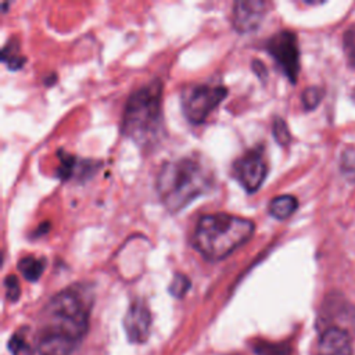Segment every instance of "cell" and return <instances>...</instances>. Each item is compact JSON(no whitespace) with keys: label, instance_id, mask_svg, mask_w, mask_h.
I'll return each instance as SVG.
<instances>
[{"label":"cell","instance_id":"6da1fadb","mask_svg":"<svg viewBox=\"0 0 355 355\" xmlns=\"http://www.w3.org/2000/svg\"><path fill=\"white\" fill-rule=\"evenodd\" d=\"M92 294L71 286L57 293L43 308L37 329L28 341V355H71L89 327Z\"/></svg>","mask_w":355,"mask_h":355},{"label":"cell","instance_id":"7a4b0ae2","mask_svg":"<svg viewBox=\"0 0 355 355\" xmlns=\"http://www.w3.org/2000/svg\"><path fill=\"white\" fill-rule=\"evenodd\" d=\"M214 178L196 158H179L164 164L157 178V191L169 212H179L198 196L208 191Z\"/></svg>","mask_w":355,"mask_h":355},{"label":"cell","instance_id":"3957f363","mask_svg":"<svg viewBox=\"0 0 355 355\" xmlns=\"http://www.w3.org/2000/svg\"><path fill=\"white\" fill-rule=\"evenodd\" d=\"M254 232L250 219L230 214L202 215L193 234V245L207 259L218 261L244 244Z\"/></svg>","mask_w":355,"mask_h":355},{"label":"cell","instance_id":"277c9868","mask_svg":"<svg viewBox=\"0 0 355 355\" xmlns=\"http://www.w3.org/2000/svg\"><path fill=\"white\" fill-rule=\"evenodd\" d=\"M162 85L154 80L133 92L125 105L121 130L137 144L151 143L161 126Z\"/></svg>","mask_w":355,"mask_h":355},{"label":"cell","instance_id":"5b68a950","mask_svg":"<svg viewBox=\"0 0 355 355\" xmlns=\"http://www.w3.org/2000/svg\"><path fill=\"white\" fill-rule=\"evenodd\" d=\"M223 86H190L182 92V110L191 123H202L226 97Z\"/></svg>","mask_w":355,"mask_h":355},{"label":"cell","instance_id":"8992f818","mask_svg":"<svg viewBox=\"0 0 355 355\" xmlns=\"http://www.w3.org/2000/svg\"><path fill=\"white\" fill-rule=\"evenodd\" d=\"M266 50L282 68L284 75L295 83L300 71V49L297 36L290 31H282L268 40Z\"/></svg>","mask_w":355,"mask_h":355},{"label":"cell","instance_id":"52a82bcc","mask_svg":"<svg viewBox=\"0 0 355 355\" xmlns=\"http://www.w3.org/2000/svg\"><path fill=\"white\" fill-rule=\"evenodd\" d=\"M268 168L261 148H254L239 157L232 165L233 178L248 193H254L262 184Z\"/></svg>","mask_w":355,"mask_h":355},{"label":"cell","instance_id":"ba28073f","mask_svg":"<svg viewBox=\"0 0 355 355\" xmlns=\"http://www.w3.org/2000/svg\"><path fill=\"white\" fill-rule=\"evenodd\" d=\"M123 327L129 341L140 344L148 338L151 327V313L143 300H135L125 318Z\"/></svg>","mask_w":355,"mask_h":355},{"label":"cell","instance_id":"9c48e42d","mask_svg":"<svg viewBox=\"0 0 355 355\" xmlns=\"http://www.w3.org/2000/svg\"><path fill=\"white\" fill-rule=\"evenodd\" d=\"M268 3L259 0L236 1L232 10V24L236 31L241 33H248L255 31L265 14L268 12Z\"/></svg>","mask_w":355,"mask_h":355},{"label":"cell","instance_id":"30bf717a","mask_svg":"<svg viewBox=\"0 0 355 355\" xmlns=\"http://www.w3.org/2000/svg\"><path fill=\"white\" fill-rule=\"evenodd\" d=\"M319 355H352L349 334L344 327H327L319 340Z\"/></svg>","mask_w":355,"mask_h":355},{"label":"cell","instance_id":"8fae6325","mask_svg":"<svg viewBox=\"0 0 355 355\" xmlns=\"http://www.w3.org/2000/svg\"><path fill=\"white\" fill-rule=\"evenodd\" d=\"M298 207V201L294 196L283 194L275 197L269 202V214L276 219H286L288 218Z\"/></svg>","mask_w":355,"mask_h":355},{"label":"cell","instance_id":"7c38bea8","mask_svg":"<svg viewBox=\"0 0 355 355\" xmlns=\"http://www.w3.org/2000/svg\"><path fill=\"white\" fill-rule=\"evenodd\" d=\"M46 261L43 258H36L32 255L24 257L18 261V270L22 273V276L29 282H36L43 270H44Z\"/></svg>","mask_w":355,"mask_h":355},{"label":"cell","instance_id":"4fadbf2b","mask_svg":"<svg viewBox=\"0 0 355 355\" xmlns=\"http://www.w3.org/2000/svg\"><path fill=\"white\" fill-rule=\"evenodd\" d=\"M343 49L348 65L355 69V25H351L343 36Z\"/></svg>","mask_w":355,"mask_h":355},{"label":"cell","instance_id":"5bb4252c","mask_svg":"<svg viewBox=\"0 0 355 355\" xmlns=\"http://www.w3.org/2000/svg\"><path fill=\"white\" fill-rule=\"evenodd\" d=\"M76 164L78 161L75 157L71 154H61L60 151V166L57 169V175L61 179H69L76 169Z\"/></svg>","mask_w":355,"mask_h":355},{"label":"cell","instance_id":"9a60e30c","mask_svg":"<svg viewBox=\"0 0 355 355\" xmlns=\"http://www.w3.org/2000/svg\"><path fill=\"white\" fill-rule=\"evenodd\" d=\"M323 90L320 87H316V86H311V87H306L302 94H301V100H302V104H304V108L306 110H313L322 100L323 97Z\"/></svg>","mask_w":355,"mask_h":355},{"label":"cell","instance_id":"2e32d148","mask_svg":"<svg viewBox=\"0 0 355 355\" xmlns=\"http://www.w3.org/2000/svg\"><path fill=\"white\" fill-rule=\"evenodd\" d=\"M3 61L8 64V68L10 69H18L22 67V64L25 62V58L21 57L18 53H17V46L14 44H7L4 46L3 49Z\"/></svg>","mask_w":355,"mask_h":355},{"label":"cell","instance_id":"e0dca14e","mask_svg":"<svg viewBox=\"0 0 355 355\" xmlns=\"http://www.w3.org/2000/svg\"><path fill=\"white\" fill-rule=\"evenodd\" d=\"M190 288V280L186 275L183 273H176L171 286H169V293L173 295V297H178V298H182L187 290Z\"/></svg>","mask_w":355,"mask_h":355},{"label":"cell","instance_id":"ac0fdd59","mask_svg":"<svg viewBox=\"0 0 355 355\" xmlns=\"http://www.w3.org/2000/svg\"><path fill=\"white\" fill-rule=\"evenodd\" d=\"M273 136L280 146H287L291 140L290 130L282 118H275L273 121Z\"/></svg>","mask_w":355,"mask_h":355},{"label":"cell","instance_id":"d6986e66","mask_svg":"<svg viewBox=\"0 0 355 355\" xmlns=\"http://www.w3.org/2000/svg\"><path fill=\"white\" fill-rule=\"evenodd\" d=\"M4 287H6V295L8 301H17L19 298L21 294V288H19V283L18 279L14 275H8L4 280Z\"/></svg>","mask_w":355,"mask_h":355},{"label":"cell","instance_id":"ffe728a7","mask_svg":"<svg viewBox=\"0 0 355 355\" xmlns=\"http://www.w3.org/2000/svg\"><path fill=\"white\" fill-rule=\"evenodd\" d=\"M257 352L259 355H288L287 348L275 344H262L261 347H257Z\"/></svg>","mask_w":355,"mask_h":355},{"label":"cell","instance_id":"44dd1931","mask_svg":"<svg viewBox=\"0 0 355 355\" xmlns=\"http://www.w3.org/2000/svg\"><path fill=\"white\" fill-rule=\"evenodd\" d=\"M355 150L354 148H348L344 154H343V162H341V166L343 169L348 173V175H352L355 172V168L352 166L354 165V161H355Z\"/></svg>","mask_w":355,"mask_h":355}]
</instances>
